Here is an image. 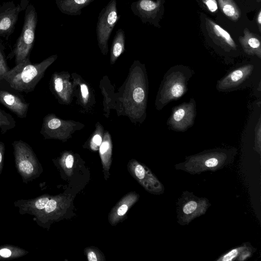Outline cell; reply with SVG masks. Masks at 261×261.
I'll list each match as a JSON object with an SVG mask.
<instances>
[{"label":"cell","instance_id":"obj_1","mask_svg":"<svg viewBox=\"0 0 261 261\" xmlns=\"http://www.w3.org/2000/svg\"><path fill=\"white\" fill-rule=\"evenodd\" d=\"M51 59L40 63H32L30 57L10 69L4 80L13 89L28 93L34 91Z\"/></svg>","mask_w":261,"mask_h":261},{"label":"cell","instance_id":"obj_2","mask_svg":"<svg viewBox=\"0 0 261 261\" xmlns=\"http://www.w3.org/2000/svg\"><path fill=\"white\" fill-rule=\"evenodd\" d=\"M193 73L190 68L184 65L174 66L166 72L159 92L160 109L177 100L187 92L188 83Z\"/></svg>","mask_w":261,"mask_h":261},{"label":"cell","instance_id":"obj_3","mask_svg":"<svg viewBox=\"0 0 261 261\" xmlns=\"http://www.w3.org/2000/svg\"><path fill=\"white\" fill-rule=\"evenodd\" d=\"M38 15L33 5L29 4L25 9L23 24L21 33L7 59L15 58V65H18L28 57L33 47Z\"/></svg>","mask_w":261,"mask_h":261},{"label":"cell","instance_id":"obj_4","mask_svg":"<svg viewBox=\"0 0 261 261\" xmlns=\"http://www.w3.org/2000/svg\"><path fill=\"white\" fill-rule=\"evenodd\" d=\"M15 168L24 184L40 176L41 166L30 145L20 140L12 143Z\"/></svg>","mask_w":261,"mask_h":261},{"label":"cell","instance_id":"obj_5","mask_svg":"<svg viewBox=\"0 0 261 261\" xmlns=\"http://www.w3.org/2000/svg\"><path fill=\"white\" fill-rule=\"evenodd\" d=\"M120 18L117 8V0H110L100 12L96 27V33L100 47L106 48L111 33Z\"/></svg>","mask_w":261,"mask_h":261},{"label":"cell","instance_id":"obj_6","mask_svg":"<svg viewBox=\"0 0 261 261\" xmlns=\"http://www.w3.org/2000/svg\"><path fill=\"white\" fill-rule=\"evenodd\" d=\"M196 102L191 98L173 108L172 114L167 120V125L172 130L184 132L191 127L196 115Z\"/></svg>","mask_w":261,"mask_h":261},{"label":"cell","instance_id":"obj_7","mask_svg":"<svg viewBox=\"0 0 261 261\" xmlns=\"http://www.w3.org/2000/svg\"><path fill=\"white\" fill-rule=\"evenodd\" d=\"M28 5L29 0H21L18 5L11 1L0 5V38L8 39L14 32L19 13Z\"/></svg>","mask_w":261,"mask_h":261},{"label":"cell","instance_id":"obj_8","mask_svg":"<svg viewBox=\"0 0 261 261\" xmlns=\"http://www.w3.org/2000/svg\"><path fill=\"white\" fill-rule=\"evenodd\" d=\"M253 69L252 64H245L236 68L218 81L217 90L226 91L238 87L251 75Z\"/></svg>","mask_w":261,"mask_h":261},{"label":"cell","instance_id":"obj_9","mask_svg":"<svg viewBox=\"0 0 261 261\" xmlns=\"http://www.w3.org/2000/svg\"><path fill=\"white\" fill-rule=\"evenodd\" d=\"M0 103L20 118L26 117L30 106L19 95L1 88Z\"/></svg>","mask_w":261,"mask_h":261},{"label":"cell","instance_id":"obj_10","mask_svg":"<svg viewBox=\"0 0 261 261\" xmlns=\"http://www.w3.org/2000/svg\"><path fill=\"white\" fill-rule=\"evenodd\" d=\"M206 26L209 35L216 43L228 50L236 49L237 45L228 32L209 19L206 20Z\"/></svg>","mask_w":261,"mask_h":261},{"label":"cell","instance_id":"obj_11","mask_svg":"<svg viewBox=\"0 0 261 261\" xmlns=\"http://www.w3.org/2000/svg\"><path fill=\"white\" fill-rule=\"evenodd\" d=\"M159 7V3L152 0H138L131 4L130 9L134 15L145 22L154 18Z\"/></svg>","mask_w":261,"mask_h":261},{"label":"cell","instance_id":"obj_12","mask_svg":"<svg viewBox=\"0 0 261 261\" xmlns=\"http://www.w3.org/2000/svg\"><path fill=\"white\" fill-rule=\"evenodd\" d=\"M50 198L46 195L29 199H18L14 202L15 207L18 208L20 215L29 214L34 216L43 209Z\"/></svg>","mask_w":261,"mask_h":261},{"label":"cell","instance_id":"obj_13","mask_svg":"<svg viewBox=\"0 0 261 261\" xmlns=\"http://www.w3.org/2000/svg\"><path fill=\"white\" fill-rule=\"evenodd\" d=\"M94 0H55L58 9L63 14L70 16L80 15L82 10Z\"/></svg>","mask_w":261,"mask_h":261},{"label":"cell","instance_id":"obj_14","mask_svg":"<svg viewBox=\"0 0 261 261\" xmlns=\"http://www.w3.org/2000/svg\"><path fill=\"white\" fill-rule=\"evenodd\" d=\"M244 51L250 55H255L261 58V47L260 41L250 34L246 33L245 36L240 40Z\"/></svg>","mask_w":261,"mask_h":261},{"label":"cell","instance_id":"obj_15","mask_svg":"<svg viewBox=\"0 0 261 261\" xmlns=\"http://www.w3.org/2000/svg\"><path fill=\"white\" fill-rule=\"evenodd\" d=\"M28 253L29 252L25 249L13 245L5 244L0 246V260L19 258Z\"/></svg>","mask_w":261,"mask_h":261},{"label":"cell","instance_id":"obj_16","mask_svg":"<svg viewBox=\"0 0 261 261\" xmlns=\"http://www.w3.org/2000/svg\"><path fill=\"white\" fill-rule=\"evenodd\" d=\"M223 12L230 19L236 21L240 16V11L233 0H218Z\"/></svg>","mask_w":261,"mask_h":261},{"label":"cell","instance_id":"obj_17","mask_svg":"<svg viewBox=\"0 0 261 261\" xmlns=\"http://www.w3.org/2000/svg\"><path fill=\"white\" fill-rule=\"evenodd\" d=\"M125 35V32L122 29H118L115 34L112 44V54L115 57H119L123 50Z\"/></svg>","mask_w":261,"mask_h":261},{"label":"cell","instance_id":"obj_18","mask_svg":"<svg viewBox=\"0 0 261 261\" xmlns=\"http://www.w3.org/2000/svg\"><path fill=\"white\" fill-rule=\"evenodd\" d=\"M16 121L9 113L0 109L1 133L5 134L8 130L16 126Z\"/></svg>","mask_w":261,"mask_h":261},{"label":"cell","instance_id":"obj_19","mask_svg":"<svg viewBox=\"0 0 261 261\" xmlns=\"http://www.w3.org/2000/svg\"><path fill=\"white\" fill-rule=\"evenodd\" d=\"M6 59L3 47L0 44V83L5 81L4 76L10 69L7 65Z\"/></svg>","mask_w":261,"mask_h":261},{"label":"cell","instance_id":"obj_20","mask_svg":"<svg viewBox=\"0 0 261 261\" xmlns=\"http://www.w3.org/2000/svg\"><path fill=\"white\" fill-rule=\"evenodd\" d=\"M199 203L195 200L188 201L182 207V212L186 215L194 214L198 207Z\"/></svg>","mask_w":261,"mask_h":261},{"label":"cell","instance_id":"obj_21","mask_svg":"<svg viewBox=\"0 0 261 261\" xmlns=\"http://www.w3.org/2000/svg\"><path fill=\"white\" fill-rule=\"evenodd\" d=\"M145 93L142 88H136L133 92V98L137 102H141L144 99Z\"/></svg>","mask_w":261,"mask_h":261},{"label":"cell","instance_id":"obj_22","mask_svg":"<svg viewBox=\"0 0 261 261\" xmlns=\"http://www.w3.org/2000/svg\"><path fill=\"white\" fill-rule=\"evenodd\" d=\"M239 249H234L228 252L227 253L225 254L221 259L219 260L227 261L232 260L233 259L239 254L240 252Z\"/></svg>","mask_w":261,"mask_h":261},{"label":"cell","instance_id":"obj_23","mask_svg":"<svg viewBox=\"0 0 261 261\" xmlns=\"http://www.w3.org/2000/svg\"><path fill=\"white\" fill-rule=\"evenodd\" d=\"M5 151V144L4 142L0 141V175L2 174L4 168Z\"/></svg>","mask_w":261,"mask_h":261},{"label":"cell","instance_id":"obj_24","mask_svg":"<svg viewBox=\"0 0 261 261\" xmlns=\"http://www.w3.org/2000/svg\"><path fill=\"white\" fill-rule=\"evenodd\" d=\"M202 2L211 12H214L217 10L216 0H202Z\"/></svg>","mask_w":261,"mask_h":261},{"label":"cell","instance_id":"obj_25","mask_svg":"<svg viewBox=\"0 0 261 261\" xmlns=\"http://www.w3.org/2000/svg\"><path fill=\"white\" fill-rule=\"evenodd\" d=\"M135 172L136 176L140 179H142L145 177V170L144 167L141 165H138L136 166Z\"/></svg>","mask_w":261,"mask_h":261},{"label":"cell","instance_id":"obj_26","mask_svg":"<svg viewBox=\"0 0 261 261\" xmlns=\"http://www.w3.org/2000/svg\"><path fill=\"white\" fill-rule=\"evenodd\" d=\"M54 87L55 90L58 92H61L63 89V81L60 78H56L54 81Z\"/></svg>","mask_w":261,"mask_h":261},{"label":"cell","instance_id":"obj_27","mask_svg":"<svg viewBox=\"0 0 261 261\" xmlns=\"http://www.w3.org/2000/svg\"><path fill=\"white\" fill-rule=\"evenodd\" d=\"M128 210V206L126 204H122L117 210V214L119 216L124 215Z\"/></svg>","mask_w":261,"mask_h":261},{"label":"cell","instance_id":"obj_28","mask_svg":"<svg viewBox=\"0 0 261 261\" xmlns=\"http://www.w3.org/2000/svg\"><path fill=\"white\" fill-rule=\"evenodd\" d=\"M66 166L67 168H70L73 164V157L72 155H68L65 160Z\"/></svg>","mask_w":261,"mask_h":261},{"label":"cell","instance_id":"obj_29","mask_svg":"<svg viewBox=\"0 0 261 261\" xmlns=\"http://www.w3.org/2000/svg\"><path fill=\"white\" fill-rule=\"evenodd\" d=\"M109 148V143L107 142H103L100 147V152L101 154L104 153L107 151L108 149Z\"/></svg>","mask_w":261,"mask_h":261},{"label":"cell","instance_id":"obj_30","mask_svg":"<svg viewBox=\"0 0 261 261\" xmlns=\"http://www.w3.org/2000/svg\"><path fill=\"white\" fill-rule=\"evenodd\" d=\"M81 88L83 97H86L88 94V90L87 86L85 84H82Z\"/></svg>","mask_w":261,"mask_h":261},{"label":"cell","instance_id":"obj_31","mask_svg":"<svg viewBox=\"0 0 261 261\" xmlns=\"http://www.w3.org/2000/svg\"><path fill=\"white\" fill-rule=\"evenodd\" d=\"M93 141L97 145H99L101 143V138L99 135H96L93 138Z\"/></svg>","mask_w":261,"mask_h":261},{"label":"cell","instance_id":"obj_32","mask_svg":"<svg viewBox=\"0 0 261 261\" xmlns=\"http://www.w3.org/2000/svg\"><path fill=\"white\" fill-rule=\"evenodd\" d=\"M88 258L89 261H97L96 255L93 252H90L88 254Z\"/></svg>","mask_w":261,"mask_h":261},{"label":"cell","instance_id":"obj_33","mask_svg":"<svg viewBox=\"0 0 261 261\" xmlns=\"http://www.w3.org/2000/svg\"><path fill=\"white\" fill-rule=\"evenodd\" d=\"M257 21H258L259 24H260V23H261V12L260 11L259 12L258 15Z\"/></svg>","mask_w":261,"mask_h":261}]
</instances>
